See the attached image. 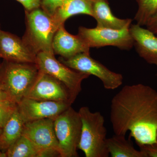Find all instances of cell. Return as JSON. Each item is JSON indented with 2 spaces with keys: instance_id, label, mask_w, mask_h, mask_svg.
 <instances>
[{
  "instance_id": "obj_4",
  "label": "cell",
  "mask_w": 157,
  "mask_h": 157,
  "mask_svg": "<svg viewBox=\"0 0 157 157\" xmlns=\"http://www.w3.org/2000/svg\"><path fill=\"white\" fill-rule=\"evenodd\" d=\"M26 32L23 40L36 54L54 53L52 43L59 28L52 16L42 9L26 11Z\"/></svg>"
},
{
  "instance_id": "obj_5",
  "label": "cell",
  "mask_w": 157,
  "mask_h": 157,
  "mask_svg": "<svg viewBox=\"0 0 157 157\" xmlns=\"http://www.w3.org/2000/svg\"><path fill=\"white\" fill-rule=\"evenodd\" d=\"M54 127L60 157H78L77 150L82 131V121L78 112L70 106L54 118Z\"/></svg>"
},
{
  "instance_id": "obj_23",
  "label": "cell",
  "mask_w": 157,
  "mask_h": 157,
  "mask_svg": "<svg viewBox=\"0 0 157 157\" xmlns=\"http://www.w3.org/2000/svg\"><path fill=\"white\" fill-rule=\"evenodd\" d=\"M140 150L146 157H157V142L150 144L138 145Z\"/></svg>"
},
{
  "instance_id": "obj_15",
  "label": "cell",
  "mask_w": 157,
  "mask_h": 157,
  "mask_svg": "<svg viewBox=\"0 0 157 157\" xmlns=\"http://www.w3.org/2000/svg\"><path fill=\"white\" fill-rule=\"evenodd\" d=\"M92 17L97 21V27L121 30L129 27L132 20L121 19L113 14L107 0H94L93 4Z\"/></svg>"
},
{
  "instance_id": "obj_17",
  "label": "cell",
  "mask_w": 157,
  "mask_h": 157,
  "mask_svg": "<svg viewBox=\"0 0 157 157\" xmlns=\"http://www.w3.org/2000/svg\"><path fill=\"white\" fill-rule=\"evenodd\" d=\"M25 123L17 107L2 128L0 144L3 150H7L22 135Z\"/></svg>"
},
{
  "instance_id": "obj_9",
  "label": "cell",
  "mask_w": 157,
  "mask_h": 157,
  "mask_svg": "<svg viewBox=\"0 0 157 157\" xmlns=\"http://www.w3.org/2000/svg\"><path fill=\"white\" fill-rule=\"evenodd\" d=\"M25 98L39 101L67 102L73 104L69 90L60 81L39 70L38 77Z\"/></svg>"
},
{
  "instance_id": "obj_7",
  "label": "cell",
  "mask_w": 157,
  "mask_h": 157,
  "mask_svg": "<svg viewBox=\"0 0 157 157\" xmlns=\"http://www.w3.org/2000/svg\"><path fill=\"white\" fill-rule=\"evenodd\" d=\"M60 61L73 70L98 77L107 90H115L123 82L122 74L109 70L100 62L92 58L90 53L78 54L68 59L62 57Z\"/></svg>"
},
{
  "instance_id": "obj_2",
  "label": "cell",
  "mask_w": 157,
  "mask_h": 157,
  "mask_svg": "<svg viewBox=\"0 0 157 157\" xmlns=\"http://www.w3.org/2000/svg\"><path fill=\"white\" fill-rule=\"evenodd\" d=\"M6 61L0 70V89L8 99L17 104L31 89L39 70L33 63Z\"/></svg>"
},
{
  "instance_id": "obj_8",
  "label": "cell",
  "mask_w": 157,
  "mask_h": 157,
  "mask_svg": "<svg viewBox=\"0 0 157 157\" xmlns=\"http://www.w3.org/2000/svg\"><path fill=\"white\" fill-rule=\"evenodd\" d=\"M129 28L115 30L97 27L93 29L80 27L78 35L90 48L113 46L122 50H128L134 46Z\"/></svg>"
},
{
  "instance_id": "obj_30",
  "label": "cell",
  "mask_w": 157,
  "mask_h": 157,
  "mask_svg": "<svg viewBox=\"0 0 157 157\" xmlns=\"http://www.w3.org/2000/svg\"></svg>"
},
{
  "instance_id": "obj_11",
  "label": "cell",
  "mask_w": 157,
  "mask_h": 157,
  "mask_svg": "<svg viewBox=\"0 0 157 157\" xmlns=\"http://www.w3.org/2000/svg\"><path fill=\"white\" fill-rule=\"evenodd\" d=\"M22 135L29 139L41 151L53 149L59 152L58 142L54 127V118L26 122Z\"/></svg>"
},
{
  "instance_id": "obj_6",
  "label": "cell",
  "mask_w": 157,
  "mask_h": 157,
  "mask_svg": "<svg viewBox=\"0 0 157 157\" xmlns=\"http://www.w3.org/2000/svg\"><path fill=\"white\" fill-rule=\"evenodd\" d=\"M36 64L41 72L62 82L70 92L74 102L81 92L82 82L90 75L69 67L55 58L54 54L40 52L36 54Z\"/></svg>"
},
{
  "instance_id": "obj_16",
  "label": "cell",
  "mask_w": 157,
  "mask_h": 157,
  "mask_svg": "<svg viewBox=\"0 0 157 157\" xmlns=\"http://www.w3.org/2000/svg\"><path fill=\"white\" fill-rule=\"evenodd\" d=\"M91 0H65L52 17L59 26L64 25L69 17L78 14H85L92 17Z\"/></svg>"
},
{
  "instance_id": "obj_22",
  "label": "cell",
  "mask_w": 157,
  "mask_h": 157,
  "mask_svg": "<svg viewBox=\"0 0 157 157\" xmlns=\"http://www.w3.org/2000/svg\"><path fill=\"white\" fill-rule=\"evenodd\" d=\"M40 7L46 13L52 16L65 0H40Z\"/></svg>"
},
{
  "instance_id": "obj_12",
  "label": "cell",
  "mask_w": 157,
  "mask_h": 157,
  "mask_svg": "<svg viewBox=\"0 0 157 157\" xmlns=\"http://www.w3.org/2000/svg\"><path fill=\"white\" fill-rule=\"evenodd\" d=\"M0 58L7 61L36 63V54L23 39L0 29Z\"/></svg>"
},
{
  "instance_id": "obj_29",
  "label": "cell",
  "mask_w": 157,
  "mask_h": 157,
  "mask_svg": "<svg viewBox=\"0 0 157 157\" xmlns=\"http://www.w3.org/2000/svg\"><path fill=\"white\" fill-rule=\"evenodd\" d=\"M91 1H94V0H91Z\"/></svg>"
},
{
  "instance_id": "obj_26",
  "label": "cell",
  "mask_w": 157,
  "mask_h": 157,
  "mask_svg": "<svg viewBox=\"0 0 157 157\" xmlns=\"http://www.w3.org/2000/svg\"><path fill=\"white\" fill-rule=\"evenodd\" d=\"M7 98L6 97V95L4 94V93L2 91V90L0 89V100H3V99Z\"/></svg>"
},
{
  "instance_id": "obj_21",
  "label": "cell",
  "mask_w": 157,
  "mask_h": 157,
  "mask_svg": "<svg viewBox=\"0 0 157 157\" xmlns=\"http://www.w3.org/2000/svg\"><path fill=\"white\" fill-rule=\"evenodd\" d=\"M17 107V104L8 98L0 100V128L2 129Z\"/></svg>"
},
{
  "instance_id": "obj_20",
  "label": "cell",
  "mask_w": 157,
  "mask_h": 157,
  "mask_svg": "<svg viewBox=\"0 0 157 157\" xmlns=\"http://www.w3.org/2000/svg\"><path fill=\"white\" fill-rule=\"evenodd\" d=\"M138 9L135 20L138 25H146L149 20L157 11V0H137Z\"/></svg>"
},
{
  "instance_id": "obj_28",
  "label": "cell",
  "mask_w": 157,
  "mask_h": 157,
  "mask_svg": "<svg viewBox=\"0 0 157 157\" xmlns=\"http://www.w3.org/2000/svg\"><path fill=\"white\" fill-rule=\"evenodd\" d=\"M2 129L0 128V136H1V134H2Z\"/></svg>"
},
{
  "instance_id": "obj_18",
  "label": "cell",
  "mask_w": 157,
  "mask_h": 157,
  "mask_svg": "<svg viewBox=\"0 0 157 157\" xmlns=\"http://www.w3.org/2000/svg\"><path fill=\"white\" fill-rule=\"evenodd\" d=\"M106 145L112 157H146L143 152L136 149L130 138L127 139L124 135H115L107 138Z\"/></svg>"
},
{
  "instance_id": "obj_14",
  "label": "cell",
  "mask_w": 157,
  "mask_h": 157,
  "mask_svg": "<svg viewBox=\"0 0 157 157\" xmlns=\"http://www.w3.org/2000/svg\"><path fill=\"white\" fill-rule=\"evenodd\" d=\"M136 51L140 57L149 64L157 66V36L138 24L129 28Z\"/></svg>"
},
{
  "instance_id": "obj_13",
  "label": "cell",
  "mask_w": 157,
  "mask_h": 157,
  "mask_svg": "<svg viewBox=\"0 0 157 157\" xmlns=\"http://www.w3.org/2000/svg\"><path fill=\"white\" fill-rule=\"evenodd\" d=\"M54 53L65 59L81 53H90V47L78 35L74 36L65 29L64 25L56 31L52 43Z\"/></svg>"
},
{
  "instance_id": "obj_25",
  "label": "cell",
  "mask_w": 157,
  "mask_h": 157,
  "mask_svg": "<svg viewBox=\"0 0 157 157\" xmlns=\"http://www.w3.org/2000/svg\"><path fill=\"white\" fill-rule=\"evenodd\" d=\"M147 29L157 35V11L147 21Z\"/></svg>"
},
{
  "instance_id": "obj_1",
  "label": "cell",
  "mask_w": 157,
  "mask_h": 157,
  "mask_svg": "<svg viewBox=\"0 0 157 157\" xmlns=\"http://www.w3.org/2000/svg\"><path fill=\"white\" fill-rule=\"evenodd\" d=\"M110 120L115 135L130 132L138 146L157 142V91L140 83L125 86L111 100Z\"/></svg>"
},
{
  "instance_id": "obj_27",
  "label": "cell",
  "mask_w": 157,
  "mask_h": 157,
  "mask_svg": "<svg viewBox=\"0 0 157 157\" xmlns=\"http://www.w3.org/2000/svg\"><path fill=\"white\" fill-rule=\"evenodd\" d=\"M2 146H1V144H0V157H6L5 155V152L3 153L1 151H2Z\"/></svg>"
},
{
  "instance_id": "obj_24",
  "label": "cell",
  "mask_w": 157,
  "mask_h": 157,
  "mask_svg": "<svg viewBox=\"0 0 157 157\" xmlns=\"http://www.w3.org/2000/svg\"><path fill=\"white\" fill-rule=\"evenodd\" d=\"M20 3L26 10L31 11L40 7V0H16Z\"/></svg>"
},
{
  "instance_id": "obj_3",
  "label": "cell",
  "mask_w": 157,
  "mask_h": 157,
  "mask_svg": "<svg viewBox=\"0 0 157 157\" xmlns=\"http://www.w3.org/2000/svg\"><path fill=\"white\" fill-rule=\"evenodd\" d=\"M81 118L82 131L78 149L86 157H108L106 145L107 129L105 120L100 112H93L87 107L78 111Z\"/></svg>"
},
{
  "instance_id": "obj_10",
  "label": "cell",
  "mask_w": 157,
  "mask_h": 157,
  "mask_svg": "<svg viewBox=\"0 0 157 157\" xmlns=\"http://www.w3.org/2000/svg\"><path fill=\"white\" fill-rule=\"evenodd\" d=\"M21 115L26 122L54 118L71 106L67 102L39 101L27 98L17 103Z\"/></svg>"
},
{
  "instance_id": "obj_19",
  "label": "cell",
  "mask_w": 157,
  "mask_h": 157,
  "mask_svg": "<svg viewBox=\"0 0 157 157\" xmlns=\"http://www.w3.org/2000/svg\"><path fill=\"white\" fill-rule=\"evenodd\" d=\"M41 150L29 139L21 135L5 152L8 157H39Z\"/></svg>"
}]
</instances>
